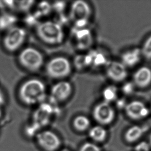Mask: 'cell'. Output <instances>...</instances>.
<instances>
[{"label":"cell","instance_id":"cell-1","mask_svg":"<svg viewBox=\"0 0 151 151\" xmlns=\"http://www.w3.org/2000/svg\"><path fill=\"white\" fill-rule=\"evenodd\" d=\"M19 96L24 103L33 105L42 102L46 97V87L40 80L31 79L21 86Z\"/></svg>","mask_w":151,"mask_h":151},{"label":"cell","instance_id":"cell-2","mask_svg":"<svg viewBox=\"0 0 151 151\" xmlns=\"http://www.w3.org/2000/svg\"><path fill=\"white\" fill-rule=\"evenodd\" d=\"M37 34L44 42L50 45L61 43L64 39V32L60 24L52 21H47L39 24Z\"/></svg>","mask_w":151,"mask_h":151},{"label":"cell","instance_id":"cell-3","mask_svg":"<svg viewBox=\"0 0 151 151\" xmlns=\"http://www.w3.org/2000/svg\"><path fill=\"white\" fill-rule=\"evenodd\" d=\"M71 64L65 57H56L47 63L45 70L48 76L54 79L67 77L71 72Z\"/></svg>","mask_w":151,"mask_h":151},{"label":"cell","instance_id":"cell-4","mask_svg":"<svg viewBox=\"0 0 151 151\" xmlns=\"http://www.w3.org/2000/svg\"><path fill=\"white\" fill-rule=\"evenodd\" d=\"M21 65L31 71H36L41 68L44 62L42 54L33 47H27L19 55Z\"/></svg>","mask_w":151,"mask_h":151},{"label":"cell","instance_id":"cell-5","mask_svg":"<svg viewBox=\"0 0 151 151\" xmlns=\"http://www.w3.org/2000/svg\"><path fill=\"white\" fill-rule=\"evenodd\" d=\"M91 14V9L88 3L83 1H75L72 4L70 18L76 27L82 29L86 25Z\"/></svg>","mask_w":151,"mask_h":151},{"label":"cell","instance_id":"cell-6","mask_svg":"<svg viewBox=\"0 0 151 151\" xmlns=\"http://www.w3.org/2000/svg\"><path fill=\"white\" fill-rule=\"evenodd\" d=\"M26 36L27 33L24 29L19 27H14L8 31L4 37V47L7 51L14 52L22 45Z\"/></svg>","mask_w":151,"mask_h":151},{"label":"cell","instance_id":"cell-7","mask_svg":"<svg viewBox=\"0 0 151 151\" xmlns=\"http://www.w3.org/2000/svg\"><path fill=\"white\" fill-rule=\"evenodd\" d=\"M95 121L101 125L110 124L115 118V111L110 104L103 102L96 105L92 111Z\"/></svg>","mask_w":151,"mask_h":151},{"label":"cell","instance_id":"cell-8","mask_svg":"<svg viewBox=\"0 0 151 151\" xmlns=\"http://www.w3.org/2000/svg\"><path fill=\"white\" fill-rule=\"evenodd\" d=\"M36 141L41 149L45 151H56L61 146V140L52 131H42L36 135Z\"/></svg>","mask_w":151,"mask_h":151},{"label":"cell","instance_id":"cell-9","mask_svg":"<svg viewBox=\"0 0 151 151\" xmlns=\"http://www.w3.org/2000/svg\"><path fill=\"white\" fill-rule=\"evenodd\" d=\"M72 92V86L69 82H58L51 89V99L53 102H63L69 98Z\"/></svg>","mask_w":151,"mask_h":151},{"label":"cell","instance_id":"cell-10","mask_svg":"<svg viewBox=\"0 0 151 151\" xmlns=\"http://www.w3.org/2000/svg\"><path fill=\"white\" fill-rule=\"evenodd\" d=\"M125 113L127 116L134 120H139L149 114V110L145 104L139 101H133L125 106Z\"/></svg>","mask_w":151,"mask_h":151},{"label":"cell","instance_id":"cell-11","mask_svg":"<svg viewBox=\"0 0 151 151\" xmlns=\"http://www.w3.org/2000/svg\"><path fill=\"white\" fill-rule=\"evenodd\" d=\"M106 75L110 80L116 82H122L127 78V67L121 62L111 61L106 65Z\"/></svg>","mask_w":151,"mask_h":151},{"label":"cell","instance_id":"cell-12","mask_svg":"<svg viewBox=\"0 0 151 151\" xmlns=\"http://www.w3.org/2000/svg\"><path fill=\"white\" fill-rule=\"evenodd\" d=\"M134 84L140 88L147 87L151 82V70L146 67L140 68L133 76Z\"/></svg>","mask_w":151,"mask_h":151},{"label":"cell","instance_id":"cell-13","mask_svg":"<svg viewBox=\"0 0 151 151\" xmlns=\"http://www.w3.org/2000/svg\"><path fill=\"white\" fill-rule=\"evenodd\" d=\"M76 46L80 49H86L90 47L92 41V35L87 29H78L75 32Z\"/></svg>","mask_w":151,"mask_h":151},{"label":"cell","instance_id":"cell-14","mask_svg":"<svg viewBox=\"0 0 151 151\" xmlns=\"http://www.w3.org/2000/svg\"><path fill=\"white\" fill-rule=\"evenodd\" d=\"M141 54V50L138 48L126 51L121 56V63L127 68L134 67L140 61Z\"/></svg>","mask_w":151,"mask_h":151},{"label":"cell","instance_id":"cell-15","mask_svg":"<svg viewBox=\"0 0 151 151\" xmlns=\"http://www.w3.org/2000/svg\"><path fill=\"white\" fill-rule=\"evenodd\" d=\"M51 107H52L49 104H43L40 106L35 114V119L36 120V124L43 125L47 123L50 114H51L52 111Z\"/></svg>","mask_w":151,"mask_h":151},{"label":"cell","instance_id":"cell-16","mask_svg":"<svg viewBox=\"0 0 151 151\" xmlns=\"http://www.w3.org/2000/svg\"><path fill=\"white\" fill-rule=\"evenodd\" d=\"M107 133L105 129L101 125L92 127L89 131V136L92 140L101 143L106 140Z\"/></svg>","mask_w":151,"mask_h":151},{"label":"cell","instance_id":"cell-17","mask_svg":"<svg viewBox=\"0 0 151 151\" xmlns=\"http://www.w3.org/2000/svg\"><path fill=\"white\" fill-rule=\"evenodd\" d=\"M143 133L142 127L137 125L129 127L125 133V140L128 143H134L142 137Z\"/></svg>","mask_w":151,"mask_h":151},{"label":"cell","instance_id":"cell-18","mask_svg":"<svg viewBox=\"0 0 151 151\" xmlns=\"http://www.w3.org/2000/svg\"><path fill=\"white\" fill-rule=\"evenodd\" d=\"M90 125L91 122L89 119L83 115H79L76 116L73 121L74 128L80 132H83L88 130L90 127Z\"/></svg>","mask_w":151,"mask_h":151},{"label":"cell","instance_id":"cell-19","mask_svg":"<svg viewBox=\"0 0 151 151\" xmlns=\"http://www.w3.org/2000/svg\"><path fill=\"white\" fill-rule=\"evenodd\" d=\"M17 21L16 17L11 14H5L0 16V31H5L12 29Z\"/></svg>","mask_w":151,"mask_h":151},{"label":"cell","instance_id":"cell-20","mask_svg":"<svg viewBox=\"0 0 151 151\" xmlns=\"http://www.w3.org/2000/svg\"><path fill=\"white\" fill-rule=\"evenodd\" d=\"M74 64L77 68L82 69L92 64V57L90 54L87 55H78L74 60Z\"/></svg>","mask_w":151,"mask_h":151},{"label":"cell","instance_id":"cell-21","mask_svg":"<svg viewBox=\"0 0 151 151\" xmlns=\"http://www.w3.org/2000/svg\"><path fill=\"white\" fill-rule=\"evenodd\" d=\"M117 89L115 86H109L106 87L103 91V96L104 102L110 104L111 102L117 99Z\"/></svg>","mask_w":151,"mask_h":151},{"label":"cell","instance_id":"cell-22","mask_svg":"<svg viewBox=\"0 0 151 151\" xmlns=\"http://www.w3.org/2000/svg\"><path fill=\"white\" fill-rule=\"evenodd\" d=\"M141 52L146 58L151 59V36L145 40Z\"/></svg>","mask_w":151,"mask_h":151},{"label":"cell","instance_id":"cell-23","mask_svg":"<svg viewBox=\"0 0 151 151\" xmlns=\"http://www.w3.org/2000/svg\"><path fill=\"white\" fill-rule=\"evenodd\" d=\"M79 151H101L100 147L91 142H86L81 147Z\"/></svg>","mask_w":151,"mask_h":151},{"label":"cell","instance_id":"cell-24","mask_svg":"<svg viewBox=\"0 0 151 151\" xmlns=\"http://www.w3.org/2000/svg\"><path fill=\"white\" fill-rule=\"evenodd\" d=\"M134 90V84L132 83H127L123 86V91L125 94H130Z\"/></svg>","mask_w":151,"mask_h":151},{"label":"cell","instance_id":"cell-25","mask_svg":"<svg viewBox=\"0 0 151 151\" xmlns=\"http://www.w3.org/2000/svg\"><path fill=\"white\" fill-rule=\"evenodd\" d=\"M34 1H22L20 2V4H19V6L21 9L23 10H27L30 8L32 5H33Z\"/></svg>","mask_w":151,"mask_h":151},{"label":"cell","instance_id":"cell-26","mask_svg":"<svg viewBox=\"0 0 151 151\" xmlns=\"http://www.w3.org/2000/svg\"><path fill=\"white\" fill-rule=\"evenodd\" d=\"M51 8V6L49 4L47 3H45L44 2H42L41 4H40V8L41 9V13H42L43 14H47L48 12H49L50 9Z\"/></svg>","mask_w":151,"mask_h":151},{"label":"cell","instance_id":"cell-27","mask_svg":"<svg viewBox=\"0 0 151 151\" xmlns=\"http://www.w3.org/2000/svg\"><path fill=\"white\" fill-rule=\"evenodd\" d=\"M149 145L151 147V134L150 135L149 139Z\"/></svg>","mask_w":151,"mask_h":151},{"label":"cell","instance_id":"cell-28","mask_svg":"<svg viewBox=\"0 0 151 151\" xmlns=\"http://www.w3.org/2000/svg\"><path fill=\"white\" fill-rule=\"evenodd\" d=\"M69 151V150H63V151Z\"/></svg>","mask_w":151,"mask_h":151}]
</instances>
